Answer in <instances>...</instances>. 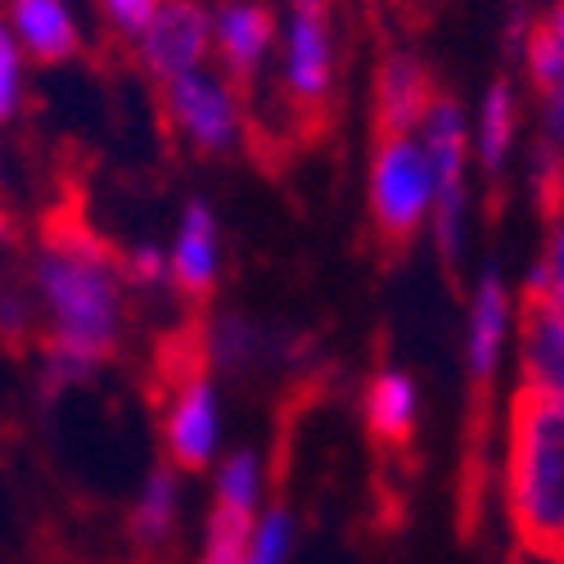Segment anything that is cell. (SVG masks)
Segmentation results:
<instances>
[{"mask_svg":"<svg viewBox=\"0 0 564 564\" xmlns=\"http://www.w3.org/2000/svg\"><path fill=\"white\" fill-rule=\"evenodd\" d=\"M36 299L51 321L45 393L82 384L122 339V253L109 249L77 213H51L41 226Z\"/></svg>","mask_w":564,"mask_h":564,"instance_id":"1","label":"cell"},{"mask_svg":"<svg viewBox=\"0 0 564 564\" xmlns=\"http://www.w3.org/2000/svg\"><path fill=\"white\" fill-rule=\"evenodd\" d=\"M506 510L529 551L564 560V393L514 389Z\"/></svg>","mask_w":564,"mask_h":564,"instance_id":"2","label":"cell"},{"mask_svg":"<svg viewBox=\"0 0 564 564\" xmlns=\"http://www.w3.org/2000/svg\"><path fill=\"white\" fill-rule=\"evenodd\" d=\"M159 370L167 384V415H163L167 460L185 469V475H199L217 456L221 415H217V389L204 366V348L195 344V335H185L172 352H163Z\"/></svg>","mask_w":564,"mask_h":564,"instance_id":"3","label":"cell"},{"mask_svg":"<svg viewBox=\"0 0 564 564\" xmlns=\"http://www.w3.org/2000/svg\"><path fill=\"white\" fill-rule=\"evenodd\" d=\"M434 208V176L415 135H375L370 159V217L389 258L406 253Z\"/></svg>","mask_w":564,"mask_h":564,"instance_id":"4","label":"cell"},{"mask_svg":"<svg viewBox=\"0 0 564 564\" xmlns=\"http://www.w3.org/2000/svg\"><path fill=\"white\" fill-rule=\"evenodd\" d=\"M420 145H425L430 159V176H434V235H438V253L443 262L456 271L460 253H465V113L456 100H447L443 90L434 96L425 122H420Z\"/></svg>","mask_w":564,"mask_h":564,"instance_id":"5","label":"cell"},{"mask_svg":"<svg viewBox=\"0 0 564 564\" xmlns=\"http://www.w3.org/2000/svg\"><path fill=\"white\" fill-rule=\"evenodd\" d=\"M335 86V23L330 0H290L285 19V90L303 113L321 118Z\"/></svg>","mask_w":564,"mask_h":564,"instance_id":"6","label":"cell"},{"mask_svg":"<svg viewBox=\"0 0 564 564\" xmlns=\"http://www.w3.org/2000/svg\"><path fill=\"white\" fill-rule=\"evenodd\" d=\"M208 51H213V19L199 0H159L150 23L135 32V55L159 82L204 68Z\"/></svg>","mask_w":564,"mask_h":564,"instance_id":"7","label":"cell"},{"mask_svg":"<svg viewBox=\"0 0 564 564\" xmlns=\"http://www.w3.org/2000/svg\"><path fill=\"white\" fill-rule=\"evenodd\" d=\"M163 86H167V113L195 150L226 154L240 140V105H235V90L221 77L191 68Z\"/></svg>","mask_w":564,"mask_h":564,"instance_id":"8","label":"cell"},{"mask_svg":"<svg viewBox=\"0 0 564 564\" xmlns=\"http://www.w3.org/2000/svg\"><path fill=\"white\" fill-rule=\"evenodd\" d=\"M217 271H221V230L217 217L204 199H191L176 226V245L167 258V280L185 303H208L217 290Z\"/></svg>","mask_w":564,"mask_h":564,"instance_id":"9","label":"cell"},{"mask_svg":"<svg viewBox=\"0 0 564 564\" xmlns=\"http://www.w3.org/2000/svg\"><path fill=\"white\" fill-rule=\"evenodd\" d=\"M213 45L230 82L240 90L253 86L258 68L275 45V10L267 0H226L221 14L213 19Z\"/></svg>","mask_w":564,"mask_h":564,"instance_id":"10","label":"cell"},{"mask_svg":"<svg viewBox=\"0 0 564 564\" xmlns=\"http://www.w3.org/2000/svg\"><path fill=\"white\" fill-rule=\"evenodd\" d=\"M434 96V77L420 55L393 51L375 77V135H415Z\"/></svg>","mask_w":564,"mask_h":564,"instance_id":"11","label":"cell"},{"mask_svg":"<svg viewBox=\"0 0 564 564\" xmlns=\"http://www.w3.org/2000/svg\"><path fill=\"white\" fill-rule=\"evenodd\" d=\"M510 335V290L501 271H484L475 303H469V330H465V370H469V389H484L497 380V366H501V348Z\"/></svg>","mask_w":564,"mask_h":564,"instance_id":"12","label":"cell"},{"mask_svg":"<svg viewBox=\"0 0 564 564\" xmlns=\"http://www.w3.org/2000/svg\"><path fill=\"white\" fill-rule=\"evenodd\" d=\"M520 389L564 393V312L538 294L520 299Z\"/></svg>","mask_w":564,"mask_h":564,"instance_id":"13","label":"cell"},{"mask_svg":"<svg viewBox=\"0 0 564 564\" xmlns=\"http://www.w3.org/2000/svg\"><path fill=\"white\" fill-rule=\"evenodd\" d=\"M366 434L380 447H411L420 430V389L406 370H380L361 393Z\"/></svg>","mask_w":564,"mask_h":564,"instance_id":"14","label":"cell"},{"mask_svg":"<svg viewBox=\"0 0 564 564\" xmlns=\"http://www.w3.org/2000/svg\"><path fill=\"white\" fill-rule=\"evenodd\" d=\"M10 19L19 32V51H28L36 64H64L77 55V23L68 0H10Z\"/></svg>","mask_w":564,"mask_h":564,"instance_id":"15","label":"cell"},{"mask_svg":"<svg viewBox=\"0 0 564 564\" xmlns=\"http://www.w3.org/2000/svg\"><path fill=\"white\" fill-rule=\"evenodd\" d=\"M176 514H181V479H176V465H154L145 488L135 497L131 510V538L135 546H167V538L176 533Z\"/></svg>","mask_w":564,"mask_h":564,"instance_id":"16","label":"cell"},{"mask_svg":"<svg viewBox=\"0 0 564 564\" xmlns=\"http://www.w3.org/2000/svg\"><path fill=\"white\" fill-rule=\"evenodd\" d=\"M514 135H520V96L506 77H497L484 90V105H479V163L484 172H501L510 150H514Z\"/></svg>","mask_w":564,"mask_h":564,"instance_id":"17","label":"cell"},{"mask_svg":"<svg viewBox=\"0 0 564 564\" xmlns=\"http://www.w3.org/2000/svg\"><path fill=\"white\" fill-rule=\"evenodd\" d=\"M267 352V335L240 312H221L208 330V361L226 375H245Z\"/></svg>","mask_w":564,"mask_h":564,"instance_id":"18","label":"cell"},{"mask_svg":"<svg viewBox=\"0 0 564 564\" xmlns=\"http://www.w3.org/2000/svg\"><path fill=\"white\" fill-rule=\"evenodd\" d=\"M294 546V520L285 506H271L253 520V538L245 551V564H285Z\"/></svg>","mask_w":564,"mask_h":564,"instance_id":"19","label":"cell"},{"mask_svg":"<svg viewBox=\"0 0 564 564\" xmlns=\"http://www.w3.org/2000/svg\"><path fill=\"white\" fill-rule=\"evenodd\" d=\"M524 294H538L546 303H555L564 312V208L551 217V240H546V253L538 258V267L529 271L524 280Z\"/></svg>","mask_w":564,"mask_h":564,"instance_id":"20","label":"cell"},{"mask_svg":"<svg viewBox=\"0 0 564 564\" xmlns=\"http://www.w3.org/2000/svg\"><path fill=\"white\" fill-rule=\"evenodd\" d=\"M533 195L546 221L564 208V154L551 150L546 140H538V154H533Z\"/></svg>","mask_w":564,"mask_h":564,"instance_id":"21","label":"cell"},{"mask_svg":"<svg viewBox=\"0 0 564 564\" xmlns=\"http://www.w3.org/2000/svg\"><path fill=\"white\" fill-rule=\"evenodd\" d=\"M23 96V51L14 45V32L0 23V122L19 113Z\"/></svg>","mask_w":564,"mask_h":564,"instance_id":"22","label":"cell"},{"mask_svg":"<svg viewBox=\"0 0 564 564\" xmlns=\"http://www.w3.org/2000/svg\"><path fill=\"white\" fill-rule=\"evenodd\" d=\"M533 90H538V105H542V140L564 154V73H555L551 82H542Z\"/></svg>","mask_w":564,"mask_h":564,"instance_id":"23","label":"cell"},{"mask_svg":"<svg viewBox=\"0 0 564 564\" xmlns=\"http://www.w3.org/2000/svg\"><path fill=\"white\" fill-rule=\"evenodd\" d=\"M122 275L131 280V285L154 290V285H163V280H167V258L154 245H135V249L122 253Z\"/></svg>","mask_w":564,"mask_h":564,"instance_id":"24","label":"cell"},{"mask_svg":"<svg viewBox=\"0 0 564 564\" xmlns=\"http://www.w3.org/2000/svg\"><path fill=\"white\" fill-rule=\"evenodd\" d=\"M100 6H105V14L122 28V32H140V28H145L150 23V14L159 10V0H100Z\"/></svg>","mask_w":564,"mask_h":564,"instance_id":"25","label":"cell"},{"mask_svg":"<svg viewBox=\"0 0 564 564\" xmlns=\"http://www.w3.org/2000/svg\"><path fill=\"white\" fill-rule=\"evenodd\" d=\"M0 335H6V339L28 335V299H23L19 290L0 294Z\"/></svg>","mask_w":564,"mask_h":564,"instance_id":"26","label":"cell"},{"mask_svg":"<svg viewBox=\"0 0 564 564\" xmlns=\"http://www.w3.org/2000/svg\"><path fill=\"white\" fill-rule=\"evenodd\" d=\"M542 23L551 28V36L560 41V51H564V0H555V10H551V14L542 19Z\"/></svg>","mask_w":564,"mask_h":564,"instance_id":"27","label":"cell"},{"mask_svg":"<svg viewBox=\"0 0 564 564\" xmlns=\"http://www.w3.org/2000/svg\"><path fill=\"white\" fill-rule=\"evenodd\" d=\"M19 240V226H14V213L0 204V245H14Z\"/></svg>","mask_w":564,"mask_h":564,"instance_id":"28","label":"cell"}]
</instances>
